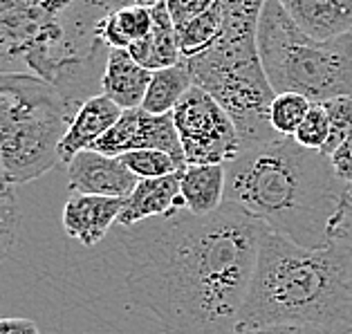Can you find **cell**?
<instances>
[{
	"label": "cell",
	"instance_id": "1",
	"mask_svg": "<svg viewBox=\"0 0 352 334\" xmlns=\"http://www.w3.org/2000/svg\"><path fill=\"white\" fill-rule=\"evenodd\" d=\"M265 234L229 202L207 216L177 209L122 227L128 296L164 334H234Z\"/></svg>",
	"mask_w": 352,
	"mask_h": 334
},
{
	"label": "cell",
	"instance_id": "2",
	"mask_svg": "<svg viewBox=\"0 0 352 334\" xmlns=\"http://www.w3.org/2000/svg\"><path fill=\"white\" fill-rule=\"evenodd\" d=\"M346 184L321 151L276 137L249 146L227 164L225 202L261 220L274 234L300 247H323L341 236Z\"/></svg>",
	"mask_w": 352,
	"mask_h": 334
},
{
	"label": "cell",
	"instance_id": "3",
	"mask_svg": "<svg viewBox=\"0 0 352 334\" xmlns=\"http://www.w3.org/2000/svg\"><path fill=\"white\" fill-rule=\"evenodd\" d=\"M307 325L352 334V236L300 247L267 229L240 316V328Z\"/></svg>",
	"mask_w": 352,
	"mask_h": 334
},
{
	"label": "cell",
	"instance_id": "4",
	"mask_svg": "<svg viewBox=\"0 0 352 334\" xmlns=\"http://www.w3.org/2000/svg\"><path fill=\"white\" fill-rule=\"evenodd\" d=\"M220 38L197 56L184 58L193 85L211 94L234 119L243 148L276 140L270 106L276 92L265 74L258 52L261 14L222 12Z\"/></svg>",
	"mask_w": 352,
	"mask_h": 334
},
{
	"label": "cell",
	"instance_id": "5",
	"mask_svg": "<svg viewBox=\"0 0 352 334\" xmlns=\"http://www.w3.org/2000/svg\"><path fill=\"white\" fill-rule=\"evenodd\" d=\"M79 104L38 74L0 70V166L12 186L58 164V144Z\"/></svg>",
	"mask_w": 352,
	"mask_h": 334
},
{
	"label": "cell",
	"instance_id": "6",
	"mask_svg": "<svg viewBox=\"0 0 352 334\" xmlns=\"http://www.w3.org/2000/svg\"><path fill=\"white\" fill-rule=\"evenodd\" d=\"M258 52L276 94L296 92L319 104L352 94V32L316 41L289 19L278 0H267L258 23Z\"/></svg>",
	"mask_w": 352,
	"mask_h": 334
},
{
	"label": "cell",
	"instance_id": "7",
	"mask_svg": "<svg viewBox=\"0 0 352 334\" xmlns=\"http://www.w3.org/2000/svg\"><path fill=\"white\" fill-rule=\"evenodd\" d=\"M173 119L186 166L229 164L243 151L234 119L211 94L197 85H193L177 104Z\"/></svg>",
	"mask_w": 352,
	"mask_h": 334
},
{
	"label": "cell",
	"instance_id": "8",
	"mask_svg": "<svg viewBox=\"0 0 352 334\" xmlns=\"http://www.w3.org/2000/svg\"><path fill=\"white\" fill-rule=\"evenodd\" d=\"M164 151L173 155L177 162H184L182 142H179V133L175 128L173 113L168 115H151L144 108L124 110L117 124L94 144L92 151H99L104 155L122 157L131 151Z\"/></svg>",
	"mask_w": 352,
	"mask_h": 334
},
{
	"label": "cell",
	"instance_id": "9",
	"mask_svg": "<svg viewBox=\"0 0 352 334\" xmlns=\"http://www.w3.org/2000/svg\"><path fill=\"white\" fill-rule=\"evenodd\" d=\"M137 179L124 166L122 157L104 155L99 151H81L67 162V188L81 195H106V198H128L137 186Z\"/></svg>",
	"mask_w": 352,
	"mask_h": 334
},
{
	"label": "cell",
	"instance_id": "10",
	"mask_svg": "<svg viewBox=\"0 0 352 334\" xmlns=\"http://www.w3.org/2000/svg\"><path fill=\"white\" fill-rule=\"evenodd\" d=\"M126 198L72 193L61 211L63 231L83 247H94L106 238L122 216Z\"/></svg>",
	"mask_w": 352,
	"mask_h": 334
},
{
	"label": "cell",
	"instance_id": "11",
	"mask_svg": "<svg viewBox=\"0 0 352 334\" xmlns=\"http://www.w3.org/2000/svg\"><path fill=\"white\" fill-rule=\"evenodd\" d=\"M122 113L124 110L115 101H110L106 94H92V97L83 99L58 144V162L67 164L81 151L94 148V144L117 124Z\"/></svg>",
	"mask_w": 352,
	"mask_h": 334
},
{
	"label": "cell",
	"instance_id": "12",
	"mask_svg": "<svg viewBox=\"0 0 352 334\" xmlns=\"http://www.w3.org/2000/svg\"><path fill=\"white\" fill-rule=\"evenodd\" d=\"M182 173V170H179ZM179 173L166 177L140 179L133 193L128 195L119 216V227H133L144 220L168 216L177 209H184L182 193H179Z\"/></svg>",
	"mask_w": 352,
	"mask_h": 334
},
{
	"label": "cell",
	"instance_id": "13",
	"mask_svg": "<svg viewBox=\"0 0 352 334\" xmlns=\"http://www.w3.org/2000/svg\"><path fill=\"white\" fill-rule=\"evenodd\" d=\"M307 36L332 41L352 32V0H278Z\"/></svg>",
	"mask_w": 352,
	"mask_h": 334
},
{
	"label": "cell",
	"instance_id": "14",
	"mask_svg": "<svg viewBox=\"0 0 352 334\" xmlns=\"http://www.w3.org/2000/svg\"><path fill=\"white\" fill-rule=\"evenodd\" d=\"M153 72L137 63L128 49H108L104 72H101V94L122 108H142Z\"/></svg>",
	"mask_w": 352,
	"mask_h": 334
},
{
	"label": "cell",
	"instance_id": "15",
	"mask_svg": "<svg viewBox=\"0 0 352 334\" xmlns=\"http://www.w3.org/2000/svg\"><path fill=\"white\" fill-rule=\"evenodd\" d=\"M179 193L186 211L207 216L225 204L227 193V164L186 166L179 173Z\"/></svg>",
	"mask_w": 352,
	"mask_h": 334
},
{
	"label": "cell",
	"instance_id": "16",
	"mask_svg": "<svg viewBox=\"0 0 352 334\" xmlns=\"http://www.w3.org/2000/svg\"><path fill=\"white\" fill-rule=\"evenodd\" d=\"M153 27L148 36L128 49L137 63H142L146 70L155 72L164 70V67L177 65L182 61V49H179L177 30L173 25V19L166 10V3L153 7Z\"/></svg>",
	"mask_w": 352,
	"mask_h": 334
},
{
	"label": "cell",
	"instance_id": "17",
	"mask_svg": "<svg viewBox=\"0 0 352 334\" xmlns=\"http://www.w3.org/2000/svg\"><path fill=\"white\" fill-rule=\"evenodd\" d=\"M153 27V12L148 7L124 5L106 14L97 25V38L108 49H131L135 43L148 36Z\"/></svg>",
	"mask_w": 352,
	"mask_h": 334
},
{
	"label": "cell",
	"instance_id": "18",
	"mask_svg": "<svg viewBox=\"0 0 352 334\" xmlns=\"http://www.w3.org/2000/svg\"><path fill=\"white\" fill-rule=\"evenodd\" d=\"M193 88V76L186 61L182 58L177 65L155 70L151 76L148 90H146L142 108L151 115H168Z\"/></svg>",
	"mask_w": 352,
	"mask_h": 334
},
{
	"label": "cell",
	"instance_id": "19",
	"mask_svg": "<svg viewBox=\"0 0 352 334\" xmlns=\"http://www.w3.org/2000/svg\"><path fill=\"white\" fill-rule=\"evenodd\" d=\"M222 25H225V16H222L220 3H216L202 16L186 23L184 27H177V41H179V49H182V56L191 58L204 52V49H209L220 38Z\"/></svg>",
	"mask_w": 352,
	"mask_h": 334
},
{
	"label": "cell",
	"instance_id": "20",
	"mask_svg": "<svg viewBox=\"0 0 352 334\" xmlns=\"http://www.w3.org/2000/svg\"><path fill=\"white\" fill-rule=\"evenodd\" d=\"M312 104L314 101L296 92L276 94L270 106V124L274 128V133L280 137H294L298 126L303 124V119L310 113Z\"/></svg>",
	"mask_w": 352,
	"mask_h": 334
},
{
	"label": "cell",
	"instance_id": "21",
	"mask_svg": "<svg viewBox=\"0 0 352 334\" xmlns=\"http://www.w3.org/2000/svg\"><path fill=\"white\" fill-rule=\"evenodd\" d=\"M122 162L137 179L166 177L186 168V164L177 162L173 155H168L164 151H153V148L131 151V153H126V155H122Z\"/></svg>",
	"mask_w": 352,
	"mask_h": 334
},
{
	"label": "cell",
	"instance_id": "22",
	"mask_svg": "<svg viewBox=\"0 0 352 334\" xmlns=\"http://www.w3.org/2000/svg\"><path fill=\"white\" fill-rule=\"evenodd\" d=\"M321 104L325 108V113H328V122H330V137L321 153L330 157L339 148V144L352 133V94L334 97L328 101H321Z\"/></svg>",
	"mask_w": 352,
	"mask_h": 334
},
{
	"label": "cell",
	"instance_id": "23",
	"mask_svg": "<svg viewBox=\"0 0 352 334\" xmlns=\"http://www.w3.org/2000/svg\"><path fill=\"white\" fill-rule=\"evenodd\" d=\"M330 137V122H328V113H325L323 104L314 101L310 113L303 119V124L298 126V131L294 135L296 144H300L303 148L310 151H323V146L328 144Z\"/></svg>",
	"mask_w": 352,
	"mask_h": 334
},
{
	"label": "cell",
	"instance_id": "24",
	"mask_svg": "<svg viewBox=\"0 0 352 334\" xmlns=\"http://www.w3.org/2000/svg\"><path fill=\"white\" fill-rule=\"evenodd\" d=\"M19 225H21L19 202H16V195L10 193L5 198H0V263L14 249L16 238H19Z\"/></svg>",
	"mask_w": 352,
	"mask_h": 334
},
{
	"label": "cell",
	"instance_id": "25",
	"mask_svg": "<svg viewBox=\"0 0 352 334\" xmlns=\"http://www.w3.org/2000/svg\"><path fill=\"white\" fill-rule=\"evenodd\" d=\"M218 0H166V10L173 19L175 30L184 27L186 23H191L197 16H202L207 10H211Z\"/></svg>",
	"mask_w": 352,
	"mask_h": 334
},
{
	"label": "cell",
	"instance_id": "26",
	"mask_svg": "<svg viewBox=\"0 0 352 334\" xmlns=\"http://www.w3.org/2000/svg\"><path fill=\"white\" fill-rule=\"evenodd\" d=\"M332 168L343 184H352V133L339 144V148L330 155Z\"/></svg>",
	"mask_w": 352,
	"mask_h": 334
},
{
	"label": "cell",
	"instance_id": "27",
	"mask_svg": "<svg viewBox=\"0 0 352 334\" xmlns=\"http://www.w3.org/2000/svg\"><path fill=\"white\" fill-rule=\"evenodd\" d=\"M234 334H328L307 325H261V328H238Z\"/></svg>",
	"mask_w": 352,
	"mask_h": 334
},
{
	"label": "cell",
	"instance_id": "28",
	"mask_svg": "<svg viewBox=\"0 0 352 334\" xmlns=\"http://www.w3.org/2000/svg\"><path fill=\"white\" fill-rule=\"evenodd\" d=\"M0 334H41L38 325L32 319H0Z\"/></svg>",
	"mask_w": 352,
	"mask_h": 334
},
{
	"label": "cell",
	"instance_id": "29",
	"mask_svg": "<svg viewBox=\"0 0 352 334\" xmlns=\"http://www.w3.org/2000/svg\"><path fill=\"white\" fill-rule=\"evenodd\" d=\"M10 193H14V186L7 182L5 170H3V166H0V198H5V195H10Z\"/></svg>",
	"mask_w": 352,
	"mask_h": 334
},
{
	"label": "cell",
	"instance_id": "30",
	"mask_svg": "<svg viewBox=\"0 0 352 334\" xmlns=\"http://www.w3.org/2000/svg\"><path fill=\"white\" fill-rule=\"evenodd\" d=\"M135 5H140V7H148V10H153V7H157L162 3H166V0H133Z\"/></svg>",
	"mask_w": 352,
	"mask_h": 334
},
{
	"label": "cell",
	"instance_id": "31",
	"mask_svg": "<svg viewBox=\"0 0 352 334\" xmlns=\"http://www.w3.org/2000/svg\"><path fill=\"white\" fill-rule=\"evenodd\" d=\"M343 195H346V207L352 211V184L346 186V193H343Z\"/></svg>",
	"mask_w": 352,
	"mask_h": 334
},
{
	"label": "cell",
	"instance_id": "32",
	"mask_svg": "<svg viewBox=\"0 0 352 334\" xmlns=\"http://www.w3.org/2000/svg\"><path fill=\"white\" fill-rule=\"evenodd\" d=\"M346 231L352 236V211L348 209V216H346Z\"/></svg>",
	"mask_w": 352,
	"mask_h": 334
}]
</instances>
